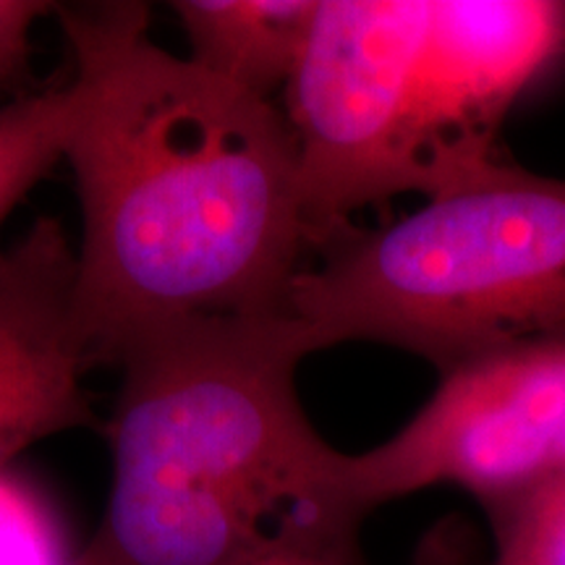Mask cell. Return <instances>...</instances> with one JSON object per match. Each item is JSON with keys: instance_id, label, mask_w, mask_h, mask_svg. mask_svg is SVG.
Here are the masks:
<instances>
[{"instance_id": "3", "label": "cell", "mask_w": 565, "mask_h": 565, "mask_svg": "<svg viewBox=\"0 0 565 565\" xmlns=\"http://www.w3.org/2000/svg\"><path fill=\"white\" fill-rule=\"evenodd\" d=\"M286 315L309 351L366 341L437 370L565 328V179L494 160L301 267Z\"/></svg>"}, {"instance_id": "6", "label": "cell", "mask_w": 565, "mask_h": 565, "mask_svg": "<svg viewBox=\"0 0 565 565\" xmlns=\"http://www.w3.org/2000/svg\"><path fill=\"white\" fill-rule=\"evenodd\" d=\"M563 58V0H429L408 105V192L429 200L498 160L508 110Z\"/></svg>"}, {"instance_id": "1", "label": "cell", "mask_w": 565, "mask_h": 565, "mask_svg": "<svg viewBox=\"0 0 565 565\" xmlns=\"http://www.w3.org/2000/svg\"><path fill=\"white\" fill-rule=\"evenodd\" d=\"M74 55L63 160L82 212L76 320L92 362L189 317L286 315L309 244L273 103L150 40V6H58Z\"/></svg>"}, {"instance_id": "4", "label": "cell", "mask_w": 565, "mask_h": 565, "mask_svg": "<svg viewBox=\"0 0 565 565\" xmlns=\"http://www.w3.org/2000/svg\"><path fill=\"white\" fill-rule=\"evenodd\" d=\"M429 0H317L286 89L309 244L349 233L356 210L406 194L408 103Z\"/></svg>"}, {"instance_id": "7", "label": "cell", "mask_w": 565, "mask_h": 565, "mask_svg": "<svg viewBox=\"0 0 565 565\" xmlns=\"http://www.w3.org/2000/svg\"><path fill=\"white\" fill-rule=\"evenodd\" d=\"M95 366L76 320V249L38 217L0 252V469L68 429H105L84 387Z\"/></svg>"}, {"instance_id": "11", "label": "cell", "mask_w": 565, "mask_h": 565, "mask_svg": "<svg viewBox=\"0 0 565 565\" xmlns=\"http://www.w3.org/2000/svg\"><path fill=\"white\" fill-rule=\"evenodd\" d=\"M0 565H71L51 511L9 479H0Z\"/></svg>"}, {"instance_id": "12", "label": "cell", "mask_w": 565, "mask_h": 565, "mask_svg": "<svg viewBox=\"0 0 565 565\" xmlns=\"http://www.w3.org/2000/svg\"><path fill=\"white\" fill-rule=\"evenodd\" d=\"M55 9L45 0H0V92L32 95V30Z\"/></svg>"}, {"instance_id": "9", "label": "cell", "mask_w": 565, "mask_h": 565, "mask_svg": "<svg viewBox=\"0 0 565 565\" xmlns=\"http://www.w3.org/2000/svg\"><path fill=\"white\" fill-rule=\"evenodd\" d=\"M68 121V84L0 105V228L63 160Z\"/></svg>"}, {"instance_id": "8", "label": "cell", "mask_w": 565, "mask_h": 565, "mask_svg": "<svg viewBox=\"0 0 565 565\" xmlns=\"http://www.w3.org/2000/svg\"><path fill=\"white\" fill-rule=\"evenodd\" d=\"M171 9L196 68L273 103L301 58L317 0H175Z\"/></svg>"}, {"instance_id": "5", "label": "cell", "mask_w": 565, "mask_h": 565, "mask_svg": "<svg viewBox=\"0 0 565 565\" xmlns=\"http://www.w3.org/2000/svg\"><path fill=\"white\" fill-rule=\"evenodd\" d=\"M374 508L458 484L498 511L565 471V328L443 372L433 398L391 440L353 454Z\"/></svg>"}, {"instance_id": "2", "label": "cell", "mask_w": 565, "mask_h": 565, "mask_svg": "<svg viewBox=\"0 0 565 565\" xmlns=\"http://www.w3.org/2000/svg\"><path fill=\"white\" fill-rule=\"evenodd\" d=\"M288 315L189 317L124 335L105 422L113 487L71 565H359L353 454L303 414Z\"/></svg>"}, {"instance_id": "10", "label": "cell", "mask_w": 565, "mask_h": 565, "mask_svg": "<svg viewBox=\"0 0 565 565\" xmlns=\"http://www.w3.org/2000/svg\"><path fill=\"white\" fill-rule=\"evenodd\" d=\"M498 565H565V471L492 511Z\"/></svg>"}]
</instances>
